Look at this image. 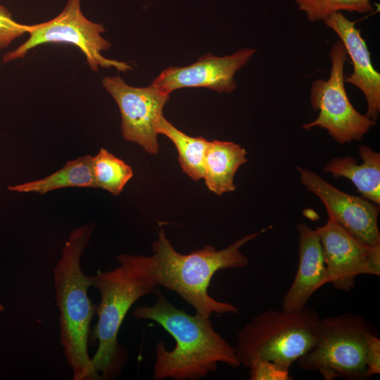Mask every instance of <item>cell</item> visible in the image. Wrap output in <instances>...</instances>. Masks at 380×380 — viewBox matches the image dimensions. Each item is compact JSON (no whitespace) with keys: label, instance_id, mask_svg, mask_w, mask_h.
<instances>
[{"label":"cell","instance_id":"ffe728a7","mask_svg":"<svg viewBox=\"0 0 380 380\" xmlns=\"http://www.w3.org/2000/svg\"><path fill=\"white\" fill-rule=\"evenodd\" d=\"M311 22L324 21L341 11L368 13L374 11L371 0H293Z\"/></svg>","mask_w":380,"mask_h":380},{"label":"cell","instance_id":"ba28073f","mask_svg":"<svg viewBox=\"0 0 380 380\" xmlns=\"http://www.w3.org/2000/svg\"><path fill=\"white\" fill-rule=\"evenodd\" d=\"M329 57V77L315 80L310 90V101L313 109L319 111L318 116L302 127L306 130L315 127L325 129L340 144L360 141L376 121L359 113L348 97L344 84L348 54L341 40L333 44Z\"/></svg>","mask_w":380,"mask_h":380},{"label":"cell","instance_id":"5bb4252c","mask_svg":"<svg viewBox=\"0 0 380 380\" xmlns=\"http://www.w3.org/2000/svg\"><path fill=\"white\" fill-rule=\"evenodd\" d=\"M298 265L295 278L282 300L281 309L300 310L311 296L329 283L322 246L318 234L305 222L297 226Z\"/></svg>","mask_w":380,"mask_h":380},{"label":"cell","instance_id":"9c48e42d","mask_svg":"<svg viewBox=\"0 0 380 380\" xmlns=\"http://www.w3.org/2000/svg\"><path fill=\"white\" fill-rule=\"evenodd\" d=\"M101 83L119 107L122 137L138 144L151 154H157V127L169 94L153 84L146 87L129 86L118 76L105 77Z\"/></svg>","mask_w":380,"mask_h":380},{"label":"cell","instance_id":"4fadbf2b","mask_svg":"<svg viewBox=\"0 0 380 380\" xmlns=\"http://www.w3.org/2000/svg\"><path fill=\"white\" fill-rule=\"evenodd\" d=\"M324 23L338 36L351 60L353 72L344 77V82L362 91L367 104L365 115L376 121L380 113V73L372 65L360 30L355 22L349 20L341 12L332 14Z\"/></svg>","mask_w":380,"mask_h":380},{"label":"cell","instance_id":"52a82bcc","mask_svg":"<svg viewBox=\"0 0 380 380\" xmlns=\"http://www.w3.org/2000/svg\"><path fill=\"white\" fill-rule=\"evenodd\" d=\"M104 27L89 20L83 14L80 0H68L63 11L53 19L42 23L28 25L27 39L17 49L3 56L4 63L23 58L32 49L51 43L70 44L76 46L84 55L87 63L93 71L99 68H115L118 71L132 70L125 62L108 59L101 51L110 49V42L101 34Z\"/></svg>","mask_w":380,"mask_h":380},{"label":"cell","instance_id":"277c9868","mask_svg":"<svg viewBox=\"0 0 380 380\" xmlns=\"http://www.w3.org/2000/svg\"><path fill=\"white\" fill-rule=\"evenodd\" d=\"M264 231L247 234L219 251L206 245L202 249L183 254L174 248L160 227L151 255L158 286L178 294L198 316L210 318L213 313H239V309L232 303L213 298L208 288L217 272L248 265V258L240 249Z\"/></svg>","mask_w":380,"mask_h":380},{"label":"cell","instance_id":"7c38bea8","mask_svg":"<svg viewBox=\"0 0 380 380\" xmlns=\"http://www.w3.org/2000/svg\"><path fill=\"white\" fill-rule=\"evenodd\" d=\"M255 51V49L243 48L221 57L207 53L191 65L165 69L151 84L167 94L187 87H205L218 93L230 94L236 87L235 73L250 61Z\"/></svg>","mask_w":380,"mask_h":380},{"label":"cell","instance_id":"2e32d148","mask_svg":"<svg viewBox=\"0 0 380 380\" xmlns=\"http://www.w3.org/2000/svg\"><path fill=\"white\" fill-rule=\"evenodd\" d=\"M247 152L232 141H208L204 158V176L208 189L218 196L236 190L234 178L248 161Z\"/></svg>","mask_w":380,"mask_h":380},{"label":"cell","instance_id":"6da1fadb","mask_svg":"<svg viewBox=\"0 0 380 380\" xmlns=\"http://www.w3.org/2000/svg\"><path fill=\"white\" fill-rule=\"evenodd\" d=\"M152 305L133 311L137 319L155 322L175 341L172 350L163 341L156 343L153 379L198 380L215 372L218 363L241 366L234 350L214 329L210 318L191 315L172 305L157 288Z\"/></svg>","mask_w":380,"mask_h":380},{"label":"cell","instance_id":"3957f363","mask_svg":"<svg viewBox=\"0 0 380 380\" xmlns=\"http://www.w3.org/2000/svg\"><path fill=\"white\" fill-rule=\"evenodd\" d=\"M94 227L83 224L70 233L53 271L60 342L73 380H100L88 352L91 323L96 315L97 304L89 296L91 279L81 265Z\"/></svg>","mask_w":380,"mask_h":380},{"label":"cell","instance_id":"ac0fdd59","mask_svg":"<svg viewBox=\"0 0 380 380\" xmlns=\"http://www.w3.org/2000/svg\"><path fill=\"white\" fill-rule=\"evenodd\" d=\"M158 134L168 137L175 145L183 171L193 180L203 179L204 158L208 141L192 137L177 129L163 116L158 124Z\"/></svg>","mask_w":380,"mask_h":380},{"label":"cell","instance_id":"d6986e66","mask_svg":"<svg viewBox=\"0 0 380 380\" xmlns=\"http://www.w3.org/2000/svg\"><path fill=\"white\" fill-rule=\"evenodd\" d=\"M91 165L96 187L114 196L119 195L133 177L130 165L103 148L92 156Z\"/></svg>","mask_w":380,"mask_h":380},{"label":"cell","instance_id":"7a4b0ae2","mask_svg":"<svg viewBox=\"0 0 380 380\" xmlns=\"http://www.w3.org/2000/svg\"><path fill=\"white\" fill-rule=\"evenodd\" d=\"M116 260L115 268L90 275L91 287L100 295L93 331L98 346L91 357L100 380L113 379L122 373L127 352L118 342L120 329L132 306L158 287L151 256L124 253Z\"/></svg>","mask_w":380,"mask_h":380},{"label":"cell","instance_id":"30bf717a","mask_svg":"<svg viewBox=\"0 0 380 380\" xmlns=\"http://www.w3.org/2000/svg\"><path fill=\"white\" fill-rule=\"evenodd\" d=\"M315 231L322 246L328 281L340 291H350L360 274L380 275V245L370 246L352 235L331 215Z\"/></svg>","mask_w":380,"mask_h":380},{"label":"cell","instance_id":"5b68a950","mask_svg":"<svg viewBox=\"0 0 380 380\" xmlns=\"http://www.w3.org/2000/svg\"><path fill=\"white\" fill-rule=\"evenodd\" d=\"M319 319L307 306L293 311L267 310L257 315L237 335L234 348L240 365L249 368L257 360H267L289 369L315 343Z\"/></svg>","mask_w":380,"mask_h":380},{"label":"cell","instance_id":"44dd1931","mask_svg":"<svg viewBox=\"0 0 380 380\" xmlns=\"http://www.w3.org/2000/svg\"><path fill=\"white\" fill-rule=\"evenodd\" d=\"M251 380H290L289 369L274 362L267 360H257L250 367Z\"/></svg>","mask_w":380,"mask_h":380},{"label":"cell","instance_id":"8fae6325","mask_svg":"<svg viewBox=\"0 0 380 380\" xmlns=\"http://www.w3.org/2000/svg\"><path fill=\"white\" fill-rule=\"evenodd\" d=\"M297 170L302 184L320 198L328 215L360 240L370 246L380 245L379 205L340 191L308 169Z\"/></svg>","mask_w":380,"mask_h":380},{"label":"cell","instance_id":"7402d4cb","mask_svg":"<svg viewBox=\"0 0 380 380\" xmlns=\"http://www.w3.org/2000/svg\"><path fill=\"white\" fill-rule=\"evenodd\" d=\"M28 25L16 22L11 13L0 4V49H4L13 41L27 32Z\"/></svg>","mask_w":380,"mask_h":380},{"label":"cell","instance_id":"603a6c76","mask_svg":"<svg viewBox=\"0 0 380 380\" xmlns=\"http://www.w3.org/2000/svg\"><path fill=\"white\" fill-rule=\"evenodd\" d=\"M365 362L368 377L380 373V338L377 332L372 333L367 337Z\"/></svg>","mask_w":380,"mask_h":380},{"label":"cell","instance_id":"9a60e30c","mask_svg":"<svg viewBox=\"0 0 380 380\" xmlns=\"http://www.w3.org/2000/svg\"><path fill=\"white\" fill-rule=\"evenodd\" d=\"M358 152L362 163L350 156L337 157L330 160L323 171L335 179L345 177L350 179L364 198L380 204V154L370 146L362 144Z\"/></svg>","mask_w":380,"mask_h":380},{"label":"cell","instance_id":"e0dca14e","mask_svg":"<svg viewBox=\"0 0 380 380\" xmlns=\"http://www.w3.org/2000/svg\"><path fill=\"white\" fill-rule=\"evenodd\" d=\"M92 156L86 155L68 161L65 165L42 179L26 183L10 185L8 189L20 193L34 192L41 195L65 187L97 188L92 165Z\"/></svg>","mask_w":380,"mask_h":380},{"label":"cell","instance_id":"8992f818","mask_svg":"<svg viewBox=\"0 0 380 380\" xmlns=\"http://www.w3.org/2000/svg\"><path fill=\"white\" fill-rule=\"evenodd\" d=\"M374 332V326L357 314L319 319L315 343L297 361L301 369L317 372L324 380L366 379V343Z\"/></svg>","mask_w":380,"mask_h":380},{"label":"cell","instance_id":"cb8c5ba5","mask_svg":"<svg viewBox=\"0 0 380 380\" xmlns=\"http://www.w3.org/2000/svg\"><path fill=\"white\" fill-rule=\"evenodd\" d=\"M5 308L2 303H0V314L4 311Z\"/></svg>","mask_w":380,"mask_h":380}]
</instances>
